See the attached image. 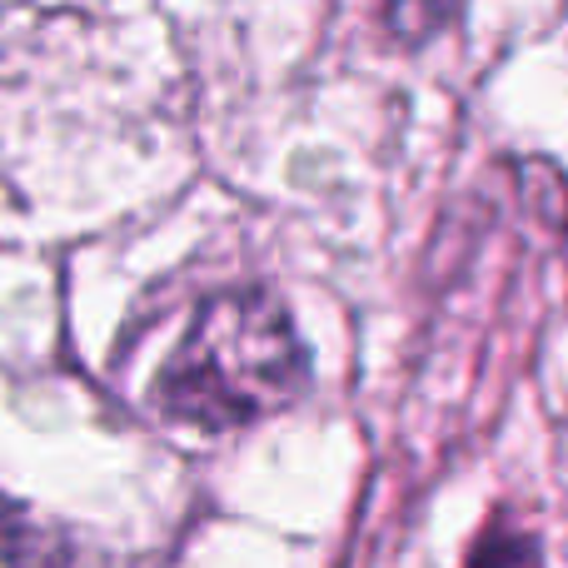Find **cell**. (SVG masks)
I'll return each instance as SVG.
<instances>
[{"instance_id":"3","label":"cell","mask_w":568,"mask_h":568,"mask_svg":"<svg viewBox=\"0 0 568 568\" xmlns=\"http://www.w3.org/2000/svg\"><path fill=\"white\" fill-rule=\"evenodd\" d=\"M464 568H544V549L524 524H514L509 514H494L484 524V534L474 539Z\"/></svg>"},{"instance_id":"2","label":"cell","mask_w":568,"mask_h":568,"mask_svg":"<svg viewBox=\"0 0 568 568\" xmlns=\"http://www.w3.org/2000/svg\"><path fill=\"white\" fill-rule=\"evenodd\" d=\"M0 564L6 568H70L65 534L36 524L16 499L0 494Z\"/></svg>"},{"instance_id":"1","label":"cell","mask_w":568,"mask_h":568,"mask_svg":"<svg viewBox=\"0 0 568 568\" xmlns=\"http://www.w3.org/2000/svg\"><path fill=\"white\" fill-rule=\"evenodd\" d=\"M310 389V354L270 284L245 280L205 294L175 354L150 384L165 419L200 434H230L290 409Z\"/></svg>"}]
</instances>
